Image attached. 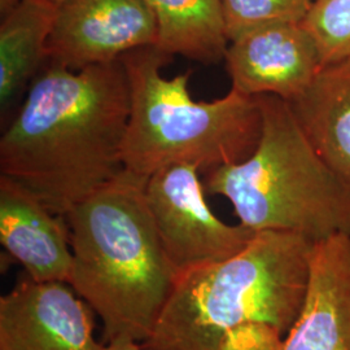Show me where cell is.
Masks as SVG:
<instances>
[{"label": "cell", "instance_id": "obj_1", "mask_svg": "<svg viewBox=\"0 0 350 350\" xmlns=\"http://www.w3.org/2000/svg\"><path fill=\"white\" fill-rule=\"evenodd\" d=\"M130 88L122 62L46 64L0 139V175L65 217L125 170Z\"/></svg>", "mask_w": 350, "mask_h": 350}, {"label": "cell", "instance_id": "obj_2", "mask_svg": "<svg viewBox=\"0 0 350 350\" xmlns=\"http://www.w3.org/2000/svg\"><path fill=\"white\" fill-rule=\"evenodd\" d=\"M146 180L124 170L65 215L69 284L99 315L105 342L148 338L179 278L153 224Z\"/></svg>", "mask_w": 350, "mask_h": 350}, {"label": "cell", "instance_id": "obj_3", "mask_svg": "<svg viewBox=\"0 0 350 350\" xmlns=\"http://www.w3.org/2000/svg\"><path fill=\"white\" fill-rule=\"evenodd\" d=\"M313 241L260 231L235 256L180 274L142 350H217L228 329L248 322L286 338L305 300Z\"/></svg>", "mask_w": 350, "mask_h": 350}, {"label": "cell", "instance_id": "obj_4", "mask_svg": "<svg viewBox=\"0 0 350 350\" xmlns=\"http://www.w3.org/2000/svg\"><path fill=\"white\" fill-rule=\"evenodd\" d=\"M172 60L156 46L121 59L130 88L125 170L148 178L172 165L192 163L208 173L248 159L262 133L258 96L231 88L217 100H193L188 91L192 70L173 78L161 73Z\"/></svg>", "mask_w": 350, "mask_h": 350}, {"label": "cell", "instance_id": "obj_5", "mask_svg": "<svg viewBox=\"0 0 350 350\" xmlns=\"http://www.w3.org/2000/svg\"><path fill=\"white\" fill-rule=\"evenodd\" d=\"M261 138L248 159L205 173L206 193L231 202L250 230L297 234L317 243L350 235V183L314 150L287 101L258 96Z\"/></svg>", "mask_w": 350, "mask_h": 350}, {"label": "cell", "instance_id": "obj_6", "mask_svg": "<svg viewBox=\"0 0 350 350\" xmlns=\"http://www.w3.org/2000/svg\"><path fill=\"white\" fill-rule=\"evenodd\" d=\"M200 173L196 165L176 163L146 180L153 224L179 275L235 256L256 235L241 224H226L212 212Z\"/></svg>", "mask_w": 350, "mask_h": 350}, {"label": "cell", "instance_id": "obj_7", "mask_svg": "<svg viewBox=\"0 0 350 350\" xmlns=\"http://www.w3.org/2000/svg\"><path fill=\"white\" fill-rule=\"evenodd\" d=\"M157 40L152 0H66L57 8L47 63L78 72L120 62Z\"/></svg>", "mask_w": 350, "mask_h": 350}, {"label": "cell", "instance_id": "obj_8", "mask_svg": "<svg viewBox=\"0 0 350 350\" xmlns=\"http://www.w3.org/2000/svg\"><path fill=\"white\" fill-rule=\"evenodd\" d=\"M94 310L69 283L26 275L0 299V350H104Z\"/></svg>", "mask_w": 350, "mask_h": 350}, {"label": "cell", "instance_id": "obj_9", "mask_svg": "<svg viewBox=\"0 0 350 350\" xmlns=\"http://www.w3.org/2000/svg\"><path fill=\"white\" fill-rule=\"evenodd\" d=\"M226 70L234 90L247 96L274 95L295 100L323 66L321 52L301 24L252 30L228 43Z\"/></svg>", "mask_w": 350, "mask_h": 350}, {"label": "cell", "instance_id": "obj_10", "mask_svg": "<svg viewBox=\"0 0 350 350\" xmlns=\"http://www.w3.org/2000/svg\"><path fill=\"white\" fill-rule=\"evenodd\" d=\"M283 350H350V235L314 243L305 300Z\"/></svg>", "mask_w": 350, "mask_h": 350}, {"label": "cell", "instance_id": "obj_11", "mask_svg": "<svg viewBox=\"0 0 350 350\" xmlns=\"http://www.w3.org/2000/svg\"><path fill=\"white\" fill-rule=\"evenodd\" d=\"M0 243L38 282H65L73 252L65 217L57 215L12 179L0 175Z\"/></svg>", "mask_w": 350, "mask_h": 350}, {"label": "cell", "instance_id": "obj_12", "mask_svg": "<svg viewBox=\"0 0 350 350\" xmlns=\"http://www.w3.org/2000/svg\"><path fill=\"white\" fill-rule=\"evenodd\" d=\"M288 104L314 150L350 183V57L323 65Z\"/></svg>", "mask_w": 350, "mask_h": 350}, {"label": "cell", "instance_id": "obj_13", "mask_svg": "<svg viewBox=\"0 0 350 350\" xmlns=\"http://www.w3.org/2000/svg\"><path fill=\"white\" fill-rule=\"evenodd\" d=\"M57 7L49 0H21L1 17L0 108L8 112L47 64V44Z\"/></svg>", "mask_w": 350, "mask_h": 350}, {"label": "cell", "instance_id": "obj_14", "mask_svg": "<svg viewBox=\"0 0 350 350\" xmlns=\"http://www.w3.org/2000/svg\"><path fill=\"white\" fill-rule=\"evenodd\" d=\"M159 25L157 49L212 65L228 47L221 0H152Z\"/></svg>", "mask_w": 350, "mask_h": 350}, {"label": "cell", "instance_id": "obj_15", "mask_svg": "<svg viewBox=\"0 0 350 350\" xmlns=\"http://www.w3.org/2000/svg\"><path fill=\"white\" fill-rule=\"evenodd\" d=\"M228 42L263 26L301 24L313 0H221Z\"/></svg>", "mask_w": 350, "mask_h": 350}, {"label": "cell", "instance_id": "obj_16", "mask_svg": "<svg viewBox=\"0 0 350 350\" xmlns=\"http://www.w3.org/2000/svg\"><path fill=\"white\" fill-rule=\"evenodd\" d=\"M301 25L314 38L323 65L350 57V0H313Z\"/></svg>", "mask_w": 350, "mask_h": 350}, {"label": "cell", "instance_id": "obj_17", "mask_svg": "<svg viewBox=\"0 0 350 350\" xmlns=\"http://www.w3.org/2000/svg\"><path fill=\"white\" fill-rule=\"evenodd\" d=\"M283 345L284 335L276 327L248 322L225 332L217 350H283Z\"/></svg>", "mask_w": 350, "mask_h": 350}, {"label": "cell", "instance_id": "obj_18", "mask_svg": "<svg viewBox=\"0 0 350 350\" xmlns=\"http://www.w3.org/2000/svg\"><path fill=\"white\" fill-rule=\"evenodd\" d=\"M104 350H142V348L138 341L127 336H121L107 342Z\"/></svg>", "mask_w": 350, "mask_h": 350}, {"label": "cell", "instance_id": "obj_19", "mask_svg": "<svg viewBox=\"0 0 350 350\" xmlns=\"http://www.w3.org/2000/svg\"><path fill=\"white\" fill-rule=\"evenodd\" d=\"M20 1L21 0H0V13H1V17L13 11L18 5Z\"/></svg>", "mask_w": 350, "mask_h": 350}, {"label": "cell", "instance_id": "obj_20", "mask_svg": "<svg viewBox=\"0 0 350 350\" xmlns=\"http://www.w3.org/2000/svg\"><path fill=\"white\" fill-rule=\"evenodd\" d=\"M49 1H51L52 4H55L57 8L63 4L64 1H66V0H49Z\"/></svg>", "mask_w": 350, "mask_h": 350}]
</instances>
